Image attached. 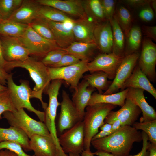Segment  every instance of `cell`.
Masks as SVG:
<instances>
[{"label": "cell", "instance_id": "6da1fadb", "mask_svg": "<svg viewBox=\"0 0 156 156\" xmlns=\"http://www.w3.org/2000/svg\"><path fill=\"white\" fill-rule=\"evenodd\" d=\"M142 133L130 125H124L105 137L92 140L91 144L97 150L116 156H129L133 144L142 141Z\"/></svg>", "mask_w": 156, "mask_h": 156}, {"label": "cell", "instance_id": "7a4b0ae2", "mask_svg": "<svg viewBox=\"0 0 156 156\" xmlns=\"http://www.w3.org/2000/svg\"><path fill=\"white\" fill-rule=\"evenodd\" d=\"M16 67H21L27 70L35 83L32 91L31 98H35L41 101L44 110L48 104L42 99V94L45 92L51 81L48 67L41 61L31 57L23 61L7 62L4 69L7 72Z\"/></svg>", "mask_w": 156, "mask_h": 156}, {"label": "cell", "instance_id": "3957f363", "mask_svg": "<svg viewBox=\"0 0 156 156\" xmlns=\"http://www.w3.org/2000/svg\"><path fill=\"white\" fill-rule=\"evenodd\" d=\"M117 106L105 103H99L87 106L83 122L84 133V150L90 149L93 137L99 132L104 124L105 118L109 112Z\"/></svg>", "mask_w": 156, "mask_h": 156}, {"label": "cell", "instance_id": "277c9868", "mask_svg": "<svg viewBox=\"0 0 156 156\" xmlns=\"http://www.w3.org/2000/svg\"><path fill=\"white\" fill-rule=\"evenodd\" d=\"M20 85H18L14 81L12 74L10 73L7 79L6 85L10 92V98L16 109L25 108L28 111L34 112L40 121L44 122L45 112L37 110L32 105L30 102L32 90L26 80L20 81Z\"/></svg>", "mask_w": 156, "mask_h": 156}, {"label": "cell", "instance_id": "5b68a950", "mask_svg": "<svg viewBox=\"0 0 156 156\" xmlns=\"http://www.w3.org/2000/svg\"><path fill=\"white\" fill-rule=\"evenodd\" d=\"M2 115L10 126L22 129L29 138L34 135L51 137L45 123L32 118L23 109H16L12 112L6 111Z\"/></svg>", "mask_w": 156, "mask_h": 156}, {"label": "cell", "instance_id": "8992f818", "mask_svg": "<svg viewBox=\"0 0 156 156\" xmlns=\"http://www.w3.org/2000/svg\"><path fill=\"white\" fill-rule=\"evenodd\" d=\"M19 40L29 52L30 55L43 58L49 52L61 48L55 40L45 38L36 33L29 26Z\"/></svg>", "mask_w": 156, "mask_h": 156}, {"label": "cell", "instance_id": "52a82bcc", "mask_svg": "<svg viewBox=\"0 0 156 156\" xmlns=\"http://www.w3.org/2000/svg\"><path fill=\"white\" fill-rule=\"evenodd\" d=\"M60 90L58 86L52 85L49 86L47 90L46 94L49 96V102L44 112V123L56 145L58 156H63L65 153L59 143L55 123L57 108L60 105L57 98Z\"/></svg>", "mask_w": 156, "mask_h": 156}, {"label": "cell", "instance_id": "ba28073f", "mask_svg": "<svg viewBox=\"0 0 156 156\" xmlns=\"http://www.w3.org/2000/svg\"><path fill=\"white\" fill-rule=\"evenodd\" d=\"M84 138L82 120L63 133L58 137V140L64 153L80 155L84 150Z\"/></svg>", "mask_w": 156, "mask_h": 156}, {"label": "cell", "instance_id": "9c48e42d", "mask_svg": "<svg viewBox=\"0 0 156 156\" xmlns=\"http://www.w3.org/2000/svg\"><path fill=\"white\" fill-rule=\"evenodd\" d=\"M88 62L86 60H81L69 66L57 68L48 67L51 80H64L71 88L75 90L83 74L88 71L87 64Z\"/></svg>", "mask_w": 156, "mask_h": 156}, {"label": "cell", "instance_id": "30bf717a", "mask_svg": "<svg viewBox=\"0 0 156 156\" xmlns=\"http://www.w3.org/2000/svg\"><path fill=\"white\" fill-rule=\"evenodd\" d=\"M124 57L119 56L112 53L99 54L88 63V71L91 73L103 71L107 74L108 79H113Z\"/></svg>", "mask_w": 156, "mask_h": 156}, {"label": "cell", "instance_id": "8fae6325", "mask_svg": "<svg viewBox=\"0 0 156 156\" xmlns=\"http://www.w3.org/2000/svg\"><path fill=\"white\" fill-rule=\"evenodd\" d=\"M140 55L136 52L125 56L117 69L115 77L107 89L103 94H111L116 93L121 89L125 81L131 75Z\"/></svg>", "mask_w": 156, "mask_h": 156}, {"label": "cell", "instance_id": "7c38bea8", "mask_svg": "<svg viewBox=\"0 0 156 156\" xmlns=\"http://www.w3.org/2000/svg\"><path fill=\"white\" fill-rule=\"evenodd\" d=\"M62 98L58 123V130L61 133L83 120L65 90L62 91Z\"/></svg>", "mask_w": 156, "mask_h": 156}, {"label": "cell", "instance_id": "4fadbf2b", "mask_svg": "<svg viewBox=\"0 0 156 156\" xmlns=\"http://www.w3.org/2000/svg\"><path fill=\"white\" fill-rule=\"evenodd\" d=\"M142 43L138 66L149 80L154 81L156 77V45L146 37L144 38Z\"/></svg>", "mask_w": 156, "mask_h": 156}, {"label": "cell", "instance_id": "5bb4252c", "mask_svg": "<svg viewBox=\"0 0 156 156\" xmlns=\"http://www.w3.org/2000/svg\"><path fill=\"white\" fill-rule=\"evenodd\" d=\"M3 53L7 62L23 61L27 59L30 53L18 38L0 36Z\"/></svg>", "mask_w": 156, "mask_h": 156}, {"label": "cell", "instance_id": "9a60e30c", "mask_svg": "<svg viewBox=\"0 0 156 156\" xmlns=\"http://www.w3.org/2000/svg\"><path fill=\"white\" fill-rule=\"evenodd\" d=\"M142 112L141 109L130 100L126 99L124 105L119 110L111 111L105 118L104 124H112L116 120L121 122L122 126H132Z\"/></svg>", "mask_w": 156, "mask_h": 156}, {"label": "cell", "instance_id": "2e32d148", "mask_svg": "<svg viewBox=\"0 0 156 156\" xmlns=\"http://www.w3.org/2000/svg\"><path fill=\"white\" fill-rule=\"evenodd\" d=\"M40 5L53 7L78 18L87 17L81 0H36Z\"/></svg>", "mask_w": 156, "mask_h": 156}, {"label": "cell", "instance_id": "e0dca14e", "mask_svg": "<svg viewBox=\"0 0 156 156\" xmlns=\"http://www.w3.org/2000/svg\"><path fill=\"white\" fill-rule=\"evenodd\" d=\"M40 6L36 0H23L20 6L8 19L29 25L34 20L40 17Z\"/></svg>", "mask_w": 156, "mask_h": 156}, {"label": "cell", "instance_id": "ac0fdd59", "mask_svg": "<svg viewBox=\"0 0 156 156\" xmlns=\"http://www.w3.org/2000/svg\"><path fill=\"white\" fill-rule=\"evenodd\" d=\"M94 36L95 43L102 53L112 52V33L109 21L97 23L94 29Z\"/></svg>", "mask_w": 156, "mask_h": 156}, {"label": "cell", "instance_id": "d6986e66", "mask_svg": "<svg viewBox=\"0 0 156 156\" xmlns=\"http://www.w3.org/2000/svg\"><path fill=\"white\" fill-rule=\"evenodd\" d=\"M97 24L88 17L74 20L72 31L75 41L95 43L94 32Z\"/></svg>", "mask_w": 156, "mask_h": 156}, {"label": "cell", "instance_id": "ffe728a7", "mask_svg": "<svg viewBox=\"0 0 156 156\" xmlns=\"http://www.w3.org/2000/svg\"><path fill=\"white\" fill-rule=\"evenodd\" d=\"M126 98L130 100L141 109L142 116L140 122H144L156 120V112L149 105L144 94V90L139 88H129Z\"/></svg>", "mask_w": 156, "mask_h": 156}, {"label": "cell", "instance_id": "44dd1931", "mask_svg": "<svg viewBox=\"0 0 156 156\" xmlns=\"http://www.w3.org/2000/svg\"><path fill=\"white\" fill-rule=\"evenodd\" d=\"M29 145L35 156H58L56 145L51 137L34 135L29 138Z\"/></svg>", "mask_w": 156, "mask_h": 156}, {"label": "cell", "instance_id": "7402d4cb", "mask_svg": "<svg viewBox=\"0 0 156 156\" xmlns=\"http://www.w3.org/2000/svg\"><path fill=\"white\" fill-rule=\"evenodd\" d=\"M128 88L146 90L156 99V89L138 66L135 67L131 75L124 82L121 89L122 91Z\"/></svg>", "mask_w": 156, "mask_h": 156}, {"label": "cell", "instance_id": "603a6c76", "mask_svg": "<svg viewBox=\"0 0 156 156\" xmlns=\"http://www.w3.org/2000/svg\"><path fill=\"white\" fill-rule=\"evenodd\" d=\"M95 88L89 86L88 82L85 79L79 83L74 90L72 101L77 111L83 118L85 109Z\"/></svg>", "mask_w": 156, "mask_h": 156}, {"label": "cell", "instance_id": "cb8c5ba5", "mask_svg": "<svg viewBox=\"0 0 156 156\" xmlns=\"http://www.w3.org/2000/svg\"><path fill=\"white\" fill-rule=\"evenodd\" d=\"M48 21L55 41L60 47L65 48L75 41L72 28L67 27L63 23Z\"/></svg>", "mask_w": 156, "mask_h": 156}, {"label": "cell", "instance_id": "d4e9b609", "mask_svg": "<svg viewBox=\"0 0 156 156\" xmlns=\"http://www.w3.org/2000/svg\"><path fill=\"white\" fill-rule=\"evenodd\" d=\"M5 141L18 143L26 151H31L29 138L23 130L18 127L12 126L6 128L0 127V142Z\"/></svg>", "mask_w": 156, "mask_h": 156}, {"label": "cell", "instance_id": "484cf974", "mask_svg": "<svg viewBox=\"0 0 156 156\" xmlns=\"http://www.w3.org/2000/svg\"><path fill=\"white\" fill-rule=\"evenodd\" d=\"M63 49L68 53L74 56L81 60L89 62L98 48L95 43L75 41L67 47Z\"/></svg>", "mask_w": 156, "mask_h": 156}, {"label": "cell", "instance_id": "4316f807", "mask_svg": "<svg viewBox=\"0 0 156 156\" xmlns=\"http://www.w3.org/2000/svg\"><path fill=\"white\" fill-rule=\"evenodd\" d=\"M129 88L111 94H104L94 92L92 94L87 106L99 103H105L122 107L124 104Z\"/></svg>", "mask_w": 156, "mask_h": 156}, {"label": "cell", "instance_id": "83f0119b", "mask_svg": "<svg viewBox=\"0 0 156 156\" xmlns=\"http://www.w3.org/2000/svg\"><path fill=\"white\" fill-rule=\"evenodd\" d=\"M82 3L87 17L97 23L107 21L100 0H84Z\"/></svg>", "mask_w": 156, "mask_h": 156}, {"label": "cell", "instance_id": "f1b7e54d", "mask_svg": "<svg viewBox=\"0 0 156 156\" xmlns=\"http://www.w3.org/2000/svg\"><path fill=\"white\" fill-rule=\"evenodd\" d=\"M111 24L113 37L112 53L119 56H125V36L122 30L114 16L109 22Z\"/></svg>", "mask_w": 156, "mask_h": 156}, {"label": "cell", "instance_id": "f546056e", "mask_svg": "<svg viewBox=\"0 0 156 156\" xmlns=\"http://www.w3.org/2000/svg\"><path fill=\"white\" fill-rule=\"evenodd\" d=\"M28 26L9 19L1 21L0 22V36L19 38Z\"/></svg>", "mask_w": 156, "mask_h": 156}, {"label": "cell", "instance_id": "4dcf8cb0", "mask_svg": "<svg viewBox=\"0 0 156 156\" xmlns=\"http://www.w3.org/2000/svg\"><path fill=\"white\" fill-rule=\"evenodd\" d=\"M83 78L88 82L90 87L96 89L100 94H102L103 90L106 91L112 82L108 80L107 74L101 71L85 75Z\"/></svg>", "mask_w": 156, "mask_h": 156}, {"label": "cell", "instance_id": "1f68e13d", "mask_svg": "<svg viewBox=\"0 0 156 156\" xmlns=\"http://www.w3.org/2000/svg\"><path fill=\"white\" fill-rule=\"evenodd\" d=\"M142 32L139 27H132L126 38L125 56L137 52L142 42Z\"/></svg>", "mask_w": 156, "mask_h": 156}, {"label": "cell", "instance_id": "d6a6232c", "mask_svg": "<svg viewBox=\"0 0 156 156\" xmlns=\"http://www.w3.org/2000/svg\"><path fill=\"white\" fill-rule=\"evenodd\" d=\"M39 15L40 17L55 22L64 23L73 19L58 9L46 5H40Z\"/></svg>", "mask_w": 156, "mask_h": 156}, {"label": "cell", "instance_id": "836d02e7", "mask_svg": "<svg viewBox=\"0 0 156 156\" xmlns=\"http://www.w3.org/2000/svg\"><path fill=\"white\" fill-rule=\"evenodd\" d=\"M114 16L126 38L132 27V18L130 12L125 7L120 6L115 11Z\"/></svg>", "mask_w": 156, "mask_h": 156}, {"label": "cell", "instance_id": "e575fe53", "mask_svg": "<svg viewBox=\"0 0 156 156\" xmlns=\"http://www.w3.org/2000/svg\"><path fill=\"white\" fill-rule=\"evenodd\" d=\"M29 25L42 37L55 41V37L49 27L48 20L40 17L34 20Z\"/></svg>", "mask_w": 156, "mask_h": 156}, {"label": "cell", "instance_id": "d590c367", "mask_svg": "<svg viewBox=\"0 0 156 156\" xmlns=\"http://www.w3.org/2000/svg\"><path fill=\"white\" fill-rule=\"evenodd\" d=\"M23 0H0V19H8L20 6Z\"/></svg>", "mask_w": 156, "mask_h": 156}, {"label": "cell", "instance_id": "8d00e7d4", "mask_svg": "<svg viewBox=\"0 0 156 156\" xmlns=\"http://www.w3.org/2000/svg\"><path fill=\"white\" fill-rule=\"evenodd\" d=\"M132 126L146 133L151 143L156 144V120L144 122H135Z\"/></svg>", "mask_w": 156, "mask_h": 156}, {"label": "cell", "instance_id": "74e56055", "mask_svg": "<svg viewBox=\"0 0 156 156\" xmlns=\"http://www.w3.org/2000/svg\"><path fill=\"white\" fill-rule=\"evenodd\" d=\"M67 53L62 48L55 49L49 52L42 58L41 61L47 67L51 68L59 62L63 56Z\"/></svg>", "mask_w": 156, "mask_h": 156}, {"label": "cell", "instance_id": "f35d334b", "mask_svg": "<svg viewBox=\"0 0 156 156\" xmlns=\"http://www.w3.org/2000/svg\"><path fill=\"white\" fill-rule=\"evenodd\" d=\"M16 110L11 101L8 88L0 91V119L3 114L7 111H13Z\"/></svg>", "mask_w": 156, "mask_h": 156}, {"label": "cell", "instance_id": "ab89813d", "mask_svg": "<svg viewBox=\"0 0 156 156\" xmlns=\"http://www.w3.org/2000/svg\"><path fill=\"white\" fill-rule=\"evenodd\" d=\"M7 149L16 153L18 156H35L26 153L21 145L16 142L10 141L0 142V150Z\"/></svg>", "mask_w": 156, "mask_h": 156}, {"label": "cell", "instance_id": "60d3db41", "mask_svg": "<svg viewBox=\"0 0 156 156\" xmlns=\"http://www.w3.org/2000/svg\"><path fill=\"white\" fill-rule=\"evenodd\" d=\"M105 17L107 21L113 19L115 12V1L114 0H100Z\"/></svg>", "mask_w": 156, "mask_h": 156}, {"label": "cell", "instance_id": "b9f144b4", "mask_svg": "<svg viewBox=\"0 0 156 156\" xmlns=\"http://www.w3.org/2000/svg\"><path fill=\"white\" fill-rule=\"evenodd\" d=\"M80 61L74 56L67 53L63 56L59 62L51 68H57L69 66L76 64Z\"/></svg>", "mask_w": 156, "mask_h": 156}, {"label": "cell", "instance_id": "7bdbcfd3", "mask_svg": "<svg viewBox=\"0 0 156 156\" xmlns=\"http://www.w3.org/2000/svg\"><path fill=\"white\" fill-rule=\"evenodd\" d=\"M138 16L142 21L149 22L153 19L154 12L151 7L148 5L142 8L139 12Z\"/></svg>", "mask_w": 156, "mask_h": 156}, {"label": "cell", "instance_id": "ee69618b", "mask_svg": "<svg viewBox=\"0 0 156 156\" xmlns=\"http://www.w3.org/2000/svg\"><path fill=\"white\" fill-rule=\"evenodd\" d=\"M142 140L143 141L142 147L141 150L138 154L133 155H129V156H147L149 154L148 148L150 143L148 142V137L147 134L144 132H142Z\"/></svg>", "mask_w": 156, "mask_h": 156}, {"label": "cell", "instance_id": "f6af8a7d", "mask_svg": "<svg viewBox=\"0 0 156 156\" xmlns=\"http://www.w3.org/2000/svg\"><path fill=\"white\" fill-rule=\"evenodd\" d=\"M152 0H125L122 2L133 8H143L149 5Z\"/></svg>", "mask_w": 156, "mask_h": 156}, {"label": "cell", "instance_id": "bcb514c9", "mask_svg": "<svg viewBox=\"0 0 156 156\" xmlns=\"http://www.w3.org/2000/svg\"><path fill=\"white\" fill-rule=\"evenodd\" d=\"M142 31L146 37L156 40V26L143 25Z\"/></svg>", "mask_w": 156, "mask_h": 156}, {"label": "cell", "instance_id": "7dc6e473", "mask_svg": "<svg viewBox=\"0 0 156 156\" xmlns=\"http://www.w3.org/2000/svg\"><path fill=\"white\" fill-rule=\"evenodd\" d=\"M9 74L4 69L0 67V83L5 86L6 85L7 79Z\"/></svg>", "mask_w": 156, "mask_h": 156}, {"label": "cell", "instance_id": "c3c4849f", "mask_svg": "<svg viewBox=\"0 0 156 156\" xmlns=\"http://www.w3.org/2000/svg\"><path fill=\"white\" fill-rule=\"evenodd\" d=\"M115 131H113L112 130L108 131H101L99 132H98L93 137L92 140L105 137L109 135Z\"/></svg>", "mask_w": 156, "mask_h": 156}, {"label": "cell", "instance_id": "681fc988", "mask_svg": "<svg viewBox=\"0 0 156 156\" xmlns=\"http://www.w3.org/2000/svg\"><path fill=\"white\" fill-rule=\"evenodd\" d=\"M0 156H18L14 152L7 149L0 150Z\"/></svg>", "mask_w": 156, "mask_h": 156}, {"label": "cell", "instance_id": "f907efd6", "mask_svg": "<svg viewBox=\"0 0 156 156\" xmlns=\"http://www.w3.org/2000/svg\"><path fill=\"white\" fill-rule=\"evenodd\" d=\"M6 62L3 56L2 47L0 39V67L4 69Z\"/></svg>", "mask_w": 156, "mask_h": 156}, {"label": "cell", "instance_id": "816d5d0a", "mask_svg": "<svg viewBox=\"0 0 156 156\" xmlns=\"http://www.w3.org/2000/svg\"><path fill=\"white\" fill-rule=\"evenodd\" d=\"M148 151L149 152L148 156H156V144L150 143Z\"/></svg>", "mask_w": 156, "mask_h": 156}, {"label": "cell", "instance_id": "f5cc1de1", "mask_svg": "<svg viewBox=\"0 0 156 156\" xmlns=\"http://www.w3.org/2000/svg\"><path fill=\"white\" fill-rule=\"evenodd\" d=\"M112 127L111 130L116 131L122 126V124L120 120H116L114 121L112 124Z\"/></svg>", "mask_w": 156, "mask_h": 156}, {"label": "cell", "instance_id": "db71d44e", "mask_svg": "<svg viewBox=\"0 0 156 156\" xmlns=\"http://www.w3.org/2000/svg\"><path fill=\"white\" fill-rule=\"evenodd\" d=\"M92 153L94 155L97 156H116L110 153L101 151L97 150Z\"/></svg>", "mask_w": 156, "mask_h": 156}, {"label": "cell", "instance_id": "11a10c76", "mask_svg": "<svg viewBox=\"0 0 156 156\" xmlns=\"http://www.w3.org/2000/svg\"><path fill=\"white\" fill-rule=\"evenodd\" d=\"M112 127V124L108 123H105L101 126L100 128L101 131H108L111 130Z\"/></svg>", "mask_w": 156, "mask_h": 156}, {"label": "cell", "instance_id": "9f6ffc18", "mask_svg": "<svg viewBox=\"0 0 156 156\" xmlns=\"http://www.w3.org/2000/svg\"><path fill=\"white\" fill-rule=\"evenodd\" d=\"M80 156H94L90 149H85L81 153Z\"/></svg>", "mask_w": 156, "mask_h": 156}, {"label": "cell", "instance_id": "6f0895ef", "mask_svg": "<svg viewBox=\"0 0 156 156\" xmlns=\"http://www.w3.org/2000/svg\"><path fill=\"white\" fill-rule=\"evenodd\" d=\"M150 4L152 6V9L154 11V12L156 13V0H152Z\"/></svg>", "mask_w": 156, "mask_h": 156}, {"label": "cell", "instance_id": "680465c9", "mask_svg": "<svg viewBox=\"0 0 156 156\" xmlns=\"http://www.w3.org/2000/svg\"><path fill=\"white\" fill-rule=\"evenodd\" d=\"M8 89V88L7 86H3L0 83V91L5 90Z\"/></svg>", "mask_w": 156, "mask_h": 156}, {"label": "cell", "instance_id": "91938a15", "mask_svg": "<svg viewBox=\"0 0 156 156\" xmlns=\"http://www.w3.org/2000/svg\"><path fill=\"white\" fill-rule=\"evenodd\" d=\"M64 156H80V155L79 154H76L73 153H68V155L65 153Z\"/></svg>", "mask_w": 156, "mask_h": 156}, {"label": "cell", "instance_id": "94428289", "mask_svg": "<svg viewBox=\"0 0 156 156\" xmlns=\"http://www.w3.org/2000/svg\"><path fill=\"white\" fill-rule=\"evenodd\" d=\"M1 20L0 19V22L1 21Z\"/></svg>", "mask_w": 156, "mask_h": 156}]
</instances>
